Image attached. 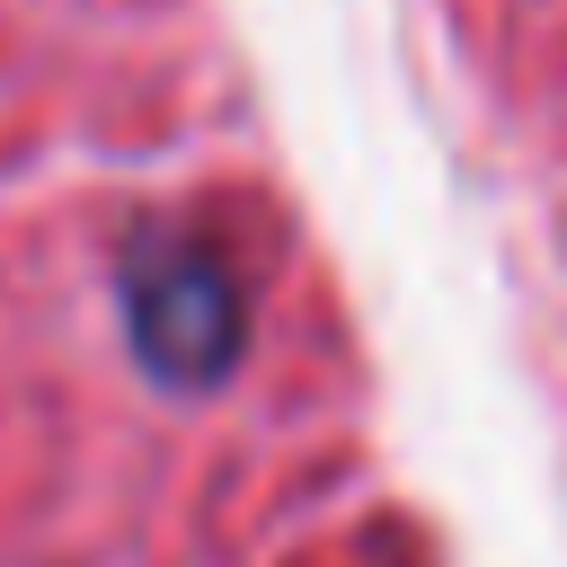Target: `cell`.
<instances>
[{
	"instance_id": "obj_1",
	"label": "cell",
	"mask_w": 567,
	"mask_h": 567,
	"mask_svg": "<svg viewBox=\"0 0 567 567\" xmlns=\"http://www.w3.org/2000/svg\"><path fill=\"white\" fill-rule=\"evenodd\" d=\"M124 319H133V354L177 381V390H213L230 363H239V292L230 275L186 248V239H142L133 266H124Z\"/></svg>"
}]
</instances>
